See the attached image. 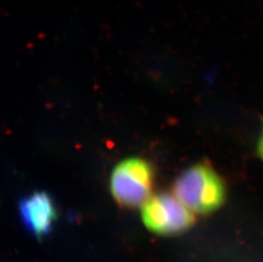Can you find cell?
I'll return each instance as SVG.
<instances>
[{
  "label": "cell",
  "mask_w": 263,
  "mask_h": 262,
  "mask_svg": "<svg viewBox=\"0 0 263 262\" xmlns=\"http://www.w3.org/2000/svg\"><path fill=\"white\" fill-rule=\"evenodd\" d=\"M144 225L158 235L175 236L194 226L195 215L172 193L152 196L142 206Z\"/></svg>",
  "instance_id": "obj_3"
},
{
  "label": "cell",
  "mask_w": 263,
  "mask_h": 262,
  "mask_svg": "<svg viewBox=\"0 0 263 262\" xmlns=\"http://www.w3.org/2000/svg\"><path fill=\"white\" fill-rule=\"evenodd\" d=\"M21 217L24 225L37 238L50 233L57 219V209L46 192H35L20 203Z\"/></svg>",
  "instance_id": "obj_4"
},
{
  "label": "cell",
  "mask_w": 263,
  "mask_h": 262,
  "mask_svg": "<svg viewBox=\"0 0 263 262\" xmlns=\"http://www.w3.org/2000/svg\"><path fill=\"white\" fill-rule=\"evenodd\" d=\"M154 173L143 158H129L118 163L110 176V191L119 205L134 209L152 197Z\"/></svg>",
  "instance_id": "obj_2"
},
{
  "label": "cell",
  "mask_w": 263,
  "mask_h": 262,
  "mask_svg": "<svg viewBox=\"0 0 263 262\" xmlns=\"http://www.w3.org/2000/svg\"><path fill=\"white\" fill-rule=\"evenodd\" d=\"M172 193L194 215H207L223 205L228 188L216 169L207 161H202L179 175Z\"/></svg>",
  "instance_id": "obj_1"
},
{
  "label": "cell",
  "mask_w": 263,
  "mask_h": 262,
  "mask_svg": "<svg viewBox=\"0 0 263 262\" xmlns=\"http://www.w3.org/2000/svg\"><path fill=\"white\" fill-rule=\"evenodd\" d=\"M256 151L258 154L259 158L263 161V127L261 133H260V136H259L257 146H256Z\"/></svg>",
  "instance_id": "obj_5"
}]
</instances>
